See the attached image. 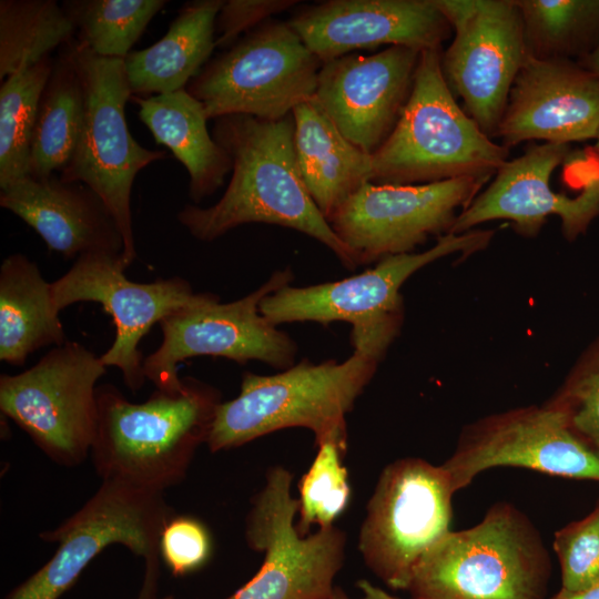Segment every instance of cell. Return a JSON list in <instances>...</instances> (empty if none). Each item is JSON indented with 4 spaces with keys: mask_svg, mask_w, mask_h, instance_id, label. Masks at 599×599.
I'll list each match as a JSON object with an SVG mask.
<instances>
[{
    "mask_svg": "<svg viewBox=\"0 0 599 599\" xmlns=\"http://www.w3.org/2000/svg\"><path fill=\"white\" fill-rule=\"evenodd\" d=\"M456 494L443 465L406 457L380 473L366 506L358 551L393 590H406L422 556L448 531Z\"/></svg>",
    "mask_w": 599,
    "mask_h": 599,
    "instance_id": "8fae6325",
    "label": "cell"
},
{
    "mask_svg": "<svg viewBox=\"0 0 599 599\" xmlns=\"http://www.w3.org/2000/svg\"><path fill=\"white\" fill-rule=\"evenodd\" d=\"M294 149L302 179L328 219L372 179V154L348 141L315 97L292 112Z\"/></svg>",
    "mask_w": 599,
    "mask_h": 599,
    "instance_id": "603a6c76",
    "label": "cell"
},
{
    "mask_svg": "<svg viewBox=\"0 0 599 599\" xmlns=\"http://www.w3.org/2000/svg\"><path fill=\"white\" fill-rule=\"evenodd\" d=\"M292 280L290 268L277 271L242 298L220 303L213 295L204 303L165 316L160 322L162 342L143 362L145 378L156 389L177 390L183 383L179 364L203 355L241 364L260 361L282 370L293 366L296 343L260 312L262 300Z\"/></svg>",
    "mask_w": 599,
    "mask_h": 599,
    "instance_id": "4fadbf2b",
    "label": "cell"
},
{
    "mask_svg": "<svg viewBox=\"0 0 599 599\" xmlns=\"http://www.w3.org/2000/svg\"><path fill=\"white\" fill-rule=\"evenodd\" d=\"M544 404L557 412L570 430L599 455V336Z\"/></svg>",
    "mask_w": 599,
    "mask_h": 599,
    "instance_id": "d6a6232c",
    "label": "cell"
},
{
    "mask_svg": "<svg viewBox=\"0 0 599 599\" xmlns=\"http://www.w3.org/2000/svg\"><path fill=\"white\" fill-rule=\"evenodd\" d=\"M212 135L230 155L232 175L215 204H186L177 213V221L193 237L211 242L243 224H274L317 240L345 267L358 266L305 186L294 149L292 114L275 121L221 116L215 119Z\"/></svg>",
    "mask_w": 599,
    "mask_h": 599,
    "instance_id": "6da1fadb",
    "label": "cell"
},
{
    "mask_svg": "<svg viewBox=\"0 0 599 599\" xmlns=\"http://www.w3.org/2000/svg\"><path fill=\"white\" fill-rule=\"evenodd\" d=\"M528 53L568 59L599 41V0H515ZM592 48V49H593Z\"/></svg>",
    "mask_w": 599,
    "mask_h": 599,
    "instance_id": "f1b7e54d",
    "label": "cell"
},
{
    "mask_svg": "<svg viewBox=\"0 0 599 599\" xmlns=\"http://www.w3.org/2000/svg\"><path fill=\"white\" fill-rule=\"evenodd\" d=\"M288 23L322 63L382 45L440 49L453 32L435 0H329Z\"/></svg>",
    "mask_w": 599,
    "mask_h": 599,
    "instance_id": "ffe728a7",
    "label": "cell"
},
{
    "mask_svg": "<svg viewBox=\"0 0 599 599\" xmlns=\"http://www.w3.org/2000/svg\"><path fill=\"white\" fill-rule=\"evenodd\" d=\"M569 155L568 144L541 143L507 160L487 189L458 214L449 233L460 234L495 220L511 222L521 236H536L550 215L561 220L564 236L573 241L599 215V173L575 196L551 189L550 176Z\"/></svg>",
    "mask_w": 599,
    "mask_h": 599,
    "instance_id": "ac0fdd59",
    "label": "cell"
},
{
    "mask_svg": "<svg viewBox=\"0 0 599 599\" xmlns=\"http://www.w3.org/2000/svg\"><path fill=\"white\" fill-rule=\"evenodd\" d=\"M322 64L288 22L268 20L207 62L186 90L209 120L275 121L315 97Z\"/></svg>",
    "mask_w": 599,
    "mask_h": 599,
    "instance_id": "9c48e42d",
    "label": "cell"
},
{
    "mask_svg": "<svg viewBox=\"0 0 599 599\" xmlns=\"http://www.w3.org/2000/svg\"><path fill=\"white\" fill-rule=\"evenodd\" d=\"M551 560L515 505L494 504L475 526L448 531L412 570V599H546Z\"/></svg>",
    "mask_w": 599,
    "mask_h": 599,
    "instance_id": "277c9868",
    "label": "cell"
},
{
    "mask_svg": "<svg viewBox=\"0 0 599 599\" xmlns=\"http://www.w3.org/2000/svg\"><path fill=\"white\" fill-rule=\"evenodd\" d=\"M419 50L387 47L322 64L315 100L342 134L368 154L388 138L409 98Z\"/></svg>",
    "mask_w": 599,
    "mask_h": 599,
    "instance_id": "d6986e66",
    "label": "cell"
},
{
    "mask_svg": "<svg viewBox=\"0 0 599 599\" xmlns=\"http://www.w3.org/2000/svg\"><path fill=\"white\" fill-rule=\"evenodd\" d=\"M509 149L484 133L463 110L441 70L440 49L420 52L409 98L384 143L372 154V183L427 184L487 177Z\"/></svg>",
    "mask_w": 599,
    "mask_h": 599,
    "instance_id": "5b68a950",
    "label": "cell"
},
{
    "mask_svg": "<svg viewBox=\"0 0 599 599\" xmlns=\"http://www.w3.org/2000/svg\"><path fill=\"white\" fill-rule=\"evenodd\" d=\"M161 599H174V598L172 596H169V597L161 598Z\"/></svg>",
    "mask_w": 599,
    "mask_h": 599,
    "instance_id": "b9f144b4",
    "label": "cell"
},
{
    "mask_svg": "<svg viewBox=\"0 0 599 599\" xmlns=\"http://www.w3.org/2000/svg\"><path fill=\"white\" fill-rule=\"evenodd\" d=\"M585 68L599 80V41L596 47L586 55Z\"/></svg>",
    "mask_w": 599,
    "mask_h": 599,
    "instance_id": "f35d334b",
    "label": "cell"
},
{
    "mask_svg": "<svg viewBox=\"0 0 599 599\" xmlns=\"http://www.w3.org/2000/svg\"><path fill=\"white\" fill-rule=\"evenodd\" d=\"M131 99L154 140L170 149L186 169L190 199L200 203L217 191L232 171V160L210 135L203 104L186 89Z\"/></svg>",
    "mask_w": 599,
    "mask_h": 599,
    "instance_id": "d4e9b609",
    "label": "cell"
},
{
    "mask_svg": "<svg viewBox=\"0 0 599 599\" xmlns=\"http://www.w3.org/2000/svg\"><path fill=\"white\" fill-rule=\"evenodd\" d=\"M328 599H351V598L341 587L336 586Z\"/></svg>",
    "mask_w": 599,
    "mask_h": 599,
    "instance_id": "ab89813d",
    "label": "cell"
},
{
    "mask_svg": "<svg viewBox=\"0 0 599 599\" xmlns=\"http://www.w3.org/2000/svg\"><path fill=\"white\" fill-rule=\"evenodd\" d=\"M0 205L65 258L123 253L124 241L114 216L99 194L83 183L67 182L54 174L26 176L0 189Z\"/></svg>",
    "mask_w": 599,
    "mask_h": 599,
    "instance_id": "7402d4cb",
    "label": "cell"
},
{
    "mask_svg": "<svg viewBox=\"0 0 599 599\" xmlns=\"http://www.w3.org/2000/svg\"><path fill=\"white\" fill-rule=\"evenodd\" d=\"M356 586L363 595L361 599H402L388 593L383 588L375 586L366 579L358 580Z\"/></svg>",
    "mask_w": 599,
    "mask_h": 599,
    "instance_id": "74e56055",
    "label": "cell"
},
{
    "mask_svg": "<svg viewBox=\"0 0 599 599\" xmlns=\"http://www.w3.org/2000/svg\"><path fill=\"white\" fill-rule=\"evenodd\" d=\"M443 466L456 493L480 473L501 466L599 481V455L545 404L516 407L469 423Z\"/></svg>",
    "mask_w": 599,
    "mask_h": 599,
    "instance_id": "e0dca14e",
    "label": "cell"
},
{
    "mask_svg": "<svg viewBox=\"0 0 599 599\" xmlns=\"http://www.w3.org/2000/svg\"><path fill=\"white\" fill-rule=\"evenodd\" d=\"M82 115V83L64 44L39 100L27 176L47 177L63 170L77 145Z\"/></svg>",
    "mask_w": 599,
    "mask_h": 599,
    "instance_id": "4316f807",
    "label": "cell"
},
{
    "mask_svg": "<svg viewBox=\"0 0 599 599\" xmlns=\"http://www.w3.org/2000/svg\"><path fill=\"white\" fill-rule=\"evenodd\" d=\"M546 599H599V581L575 591L560 588L559 591Z\"/></svg>",
    "mask_w": 599,
    "mask_h": 599,
    "instance_id": "8d00e7d4",
    "label": "cell"
},
{
    "mask_svg": "<svg viewBox=\"0 0 599 599\" xmlns=\"http://www.w3.org/2000/svg\"><path fill=\"white\" fill-rule=\"evenodd\" d=\"M296 0H227L215 21V48H231L241 37L296 4Z\"/></svg>",
    "mask_w": 599,
    "mask_h": 599,
    "instance_id": "d590c367",
    "label": "cell"
},
{
    "mask_svg": "<svg viewBox=\"0 0 599 599\" xmlns=\"http://www.w3.org/2000/svg\"><path fill=\"white\" fill-rule=\"evenodd\" d=\"M212 540L207 528L189 516L170 518L160 536V555L174 576L201 568L210 558Z\"/></svg>",
    "mask_w": 599,
    "mask_h": 599,
    "instance_id": "e575fe53",
    "label": "cell"
},
{
    "mask_svg": "<svg viewBox=\"0 0 599 599\" xmlns=\"http://www.w3.org/2000/svg\"><path fill=\"white\" fill-rule=\"evenodd\" d=\"M51 55L22 67L0 85V189L24 179L38 104L51 74Z\"/></svg>",
    "mask_w": 599,
    "mask_h": 599,
    "instance_id": "f546056e",
    "label": "cell"
},
{
    "mask_svg": "<svg viewBox=\"0 0 599 599\" xmlns=\"http://www.w3.org/2000/svg\"><path fill=\"white\" fill-rule=\"evenodd\" d=\"M596 139H597L596 148L599 150V132Z\"/></svg>",
    "mask_w": 599,
    "mask_h": 599,
    "instance_id": "60d3db41",
    "label": "cell"
},
{
    "mask_svg": "<svg viewBox=\"0 0 599 599\" xmlns=\"http://www.w3.org/2000/svg\"><path fill=\"white\" fill-rule=\"evenodd\" d=\"M166 0H65L77 40L104 58L125 59Z\"/></svg>",
    "mask_w": 599,
    "mask_h": 599,
    "instance_id": "4dcf8cb0",
    "label": "cell"
},
{
    "mask_svg": "<svg viewBox=\"0 0 599 599\" xmlns=\"http://www.w3.org/2000/svg\"><path fill=\"white\" fill-rule=\"evenodd\" d=\"M172 511L162 491L102 480L77 512L39 535L58 545L55 554L8 599H59L90 561L114 544L143 558L145 579L140 599H152L159 577L160 536Z\"/></svg>",
    "mask_w": 599,
    "mask_h": 599,
    "instance_id": "ba28073f",
    "label": "cell"
},
{
    "mask_svg": "<svg viewBox=\"0 0 599 599\" xmlns=\"http://www.w3.org/2000/svg\"><path fill=\"white\" fill-rule=\"evenodd\" d=\"M223 0L184 3L167 32L124 59L132 95L148 98L186 89L215 49V21Z\"/></svg>",
    "mask_w": 599,
    "mask_h": 599,
    "instance_id": "cb8c5ba5",
    "label": "cell"
},
{
    "mask_svg": "<svg viewBox=\"0 0 599 599\" xmlns=\"http://www.w3.org/2000/svg\"><path fill=\"white\" fill-rule=\"evenodd\" d=\"M317 447L318 451L298 485L296 528L303 536L308 535L314 525L318 529L334 526L348 506L352 494L341 450L329 443Z\"/></svg>",
    "mask_w": 599,
    "mask_h": 599,
    "instance_id": "1f68e13d",
    "label": "cell"
},
{
    "mask_svg": "<svg viewBox=\"0 0 599 599\" xmlns=\"http://www.w3.org/2000/svg\"><path fill=\"white\" fill-rule=\"evenodd\" d=\"M490 179L458 177L427 184L367 182L328 219L357 265L412 253L432 235L450 232L460 212Z\"/></svg>",
    "mask_w": 599,
    "mask_h": 599,
    "instance_id": "2e32d148",
    "label": "cell"
},
{
    "mask_svg": "<svg viewBox=\"0 0 599 599\" xmlns=\"http://www.w3.org/2000/svg\"><path fill=\"white\" fill-rule=\"evenodd\" d=\"M222 403L215 387L183 377L177 390L156 389L132 403L111 384L97 388L92 464L104 479L162 491L181 483L206 441Z\"/></svg>",
    "mask_w": 599,
    "mask_h": 599,
    "instance_id": "7a4b0ae2",
    "label": "cell"
},
{
    "mask_svg": "<svg viewBox=\"0 0 599 599\" xmlns=\"http://www.w3.org/2000/svg\"><path fill=\"white\" fill-rule=\"evenodd\" d=\"M552 548L562 589L580 590L599 581V499L588 515L555 532Z\"/></svg>",
    "mask_w": 599,
    "mask_h": 599,
    "instance_id": "836d02e7",
    "label": "cell"
},
{
    "mask_svg": "<svg viewBox=\"0 0 599 599\" xmlns=\"http://www.w3.org/2000/svg\"><path fill=\"white\" fill-rule=\"evenodd\" d=\"M101 356L77 342L45 353L32 367L0 376V409L53 461L83 463L95 435Z\"/></svg>",
    "mask_w": 599,
    "mask_h": 599,
    "instance_id": "30bf717a",
    "label": "cell"
},
{
    "mask_svg": "<svg viewBox=\"0 0 599 599\" xmlns=\"http://www.w3.org/2000/svg\"><path fill=\"white\" fill-rule=\"evenodd\" d=\"M126 268L122 254H82L51 283V298L59 313L79 302L102 305L112 317L115 338L101 361L116 367L126 387L138 392L146 380L139 348L142 338L165 316L204 303L213 294L194 293L186 280L176 276L136 283L125 276Z\"/></svg>",
    "mask_w": 599,
    "mask_h": 599,
    "instance_id": "9a60e30c",
    "label": "cell"
},
{
    "mask_svg": "<svg viewBox=\"0 0 599 599\" xmlns=\"http://www.w3.org/2000/svg\"><path fill=\"white\" fill-rule=\"evenodd\" d=\"M454 37L441 53L444 78L466 113L497 136L512 83L528 50L515 0H435Z\"/></svg>",
    "mask_w": 599,
    "mask_h": 599,
    "instance_id": "5bb4252c",
    "label": "cell"
},
{
    "mask_svg": "<svg viewBox=\"0 0 599 599\" xmlns=\"http://www.w3.org/2000/svg\"><path fill=\"white\" fill-rule=\"evenodd\" d=\"M379 361L353 352L343 362L307 359L274 375L245 373L240 394L217 407L206 441L212 453L271 433L309 429L316 446L347 449L346 415L376 373Z\"/></svg>",
    "mask_w": 599,
    "mask_h": 599,
    "instance_id": "3957f363",
    "label": "cell"
},
{
    "mask_svg": "<svg viewBox=\"0 0 599 599\" xmlns=\"http://www.w3.org/2000/svg\"><path fill=\"white\" fill-rule=\"evenodd\" d=\"M75 29L54 0L0 1V81L73 39Z\"/></svg>",
    "mask_w": 599,
    "mask_h": 599,
    "instance_id": "83f0119b",
    "label": "cell"
},
{
    "mask_svg": "<svg viewBox=\"0 0 599 599\" xmlns=\"http://www.w3.org/2000/svg\"><path fill=\"white\" fill-rule=\"evenodd\" d=\"M67 45L82 83L83 115L77 145L59 176L88 185L104 201L122 234V260L129 267L136 257L132 185L141 170L166 153L142 146L130 133L124 110L132 92L124 59L100 57L77 39Z\"/></svg>",
    "mask_w": 599,
    "mask_h": 599,
    "instance_id": "52a82bcc",
    "label": "cell"
},
{
    "mask_svg": "<svg viewBox=\"0 0 599 599\" xmlns=\"http://www.w3.org/2000/svg\"><path fill=\"white\" fill-rule=\"evenodd\" d=\"M494 230L447 233L419 253L390 255L363 273L334 282L297 287L290 284L260 303L261 314L275 326L293 322L352 325L354 352L382 361L404 321L403 284L422 267L455 253L468 256L488 246Z\"/></svg>",
    "mask_w": 599,
    "mask_h": 599,
    "instance_id": "8992f818",
    "label": "cell"
},
{
    "mask_svg": "<svg viewBox=\"0 0 599 599\" xmlns=\"http://www.w3.org/2000/svg\"><path fill=\"white\" fill-rule=\"evenodd\" d=\"M599 132V80L569 59L528 54L509 92L497 136L507 149L525 141L569 144Z\"/></svg>",
    "mask_w": 599,
    "mask_h": 599,
    "instance_id": "44dd1931",
    "label": "cell"
},
{
    "mask_svg": "<svg viewBox=\"0 0 599 599\" xmlns=\"http://www.w3.org/2000/svg\"><path fill=\"white\" fill-rule=\"evenodd\" d=\"M51 298V283L26 255H8L0 267V359L21 366L35 351L67 342Z\"/></svg>",
    "mask_w": 599,
    "mask_h": 599,
    "instance_id": "484cf974",
    "label": "cell"
},
{
    "mask_svg": "<svg viewBox=\"0 0 599 599\" xmlns=\"http://www.w3.org/2000/svg\"><path fill=\"white\" fill-rule=\"evenodd\" d=\"M293 474L283 466L266 471L264 487L252 498L245 541L264 554L258 571L227 599H328L343 568L346 534L331 526L303 536L294 522L298 499Z\"/></svg>",
    "mask_w": 599,
    "mask_h": 599,
    "instance_id": "7c38bea8",
    "label": "cell"
}]
</instances>
